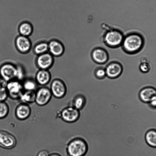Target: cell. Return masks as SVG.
<instances>
[{
  "mask_svg": "<svg viewBox=\"0 0 156 156\" xmlns=\"http://www.w3.org/2000/svg\"><path fill=\"white\" fill-rule=\"evenodd\" d=\"M9 108L8 104L5 101H0V119L5 118L8 115Z\"/></svg>",
  "mask_w": 156,
  "mask_h": 156,
  "instance_id": "obj_26",
  "label": "cell"
},
{
  "mask_svg": "<svg viewBox=\"0 0 156 156\" xmlns=\"http://www.w3.org/2000/svg\"><path fill=\"white\" fill-rule=\"evenodd\" d=\"M48 51V42L45 41L36 43L33 48V52L37 56L47 52Z\"/></svg>",
  "mask_w": 156,
  "mask_h": 156,
  "instance_id": "obj_19",
  "label": "cell"
},
{
  "mask_svg": "<svg viewBox=\"0 0 156 156\" xmlns=\"http://www.w3.org/2000/svg\"><path fill=\"white\" fill-rule=\"evenodd\" d=\"M156 96V88L152 86H147L142 88L138 93L139 99L142 102L148 104Z\"/></svg>",
  "mask_w": 156,
  "mask_h": 156,
  "instance_id": "obj_15",
  "label": "cell"
},
{
  "mask_svg": "<svg viewBox=\"0 0 156 156\" xmlns=\"http://www.w3.org/2000/svg\"><path fill=\"white\" fill-rule=\"evenodd\" d=\"M6 88L9 97L13 100H19L24 91L22 82L16 79L7 82Z\"/></svg>",
  "mask_w": 156,
  "mask_h": 156,
  "instance_id": "obj_4",
  "label": "cell"
},
{
  "mask_svg": "<svg viewBox=\"0 0 156 156\" xmlns=\"http://www.w3.org/2000/svg\"><path fill=\"white\" fill-rule=\"evenodd\" d=\"M22 83L24 90L36 91L38 85L35 79L31 78H25Z\"/></svg>",
  "mask_w": 156,
  "mask_h": 156,
  "instance_id": "obj_22",
  "label": "cell"
},
{
  "mask_svg": "<svg viewBox=\"0 0 156 156\" xmlns=\"http://www.w3.org/2000/svg\"><path fill=\"white\" fill-rule=\"evenodd\" d=\"M80 115L79 110L73 106H69L62 109L60 112V117L64 122L73 123L79 119Z\"/></svg>",
  "mask_w": 156,
  "mask_h": 156,
  "instance_id": "obj_10",
  "label": "cell"
},
{
  "mask_svg": "<svg viewBox=\"0 0 156 156\" xmlns=\"http://www.w3.org/2000/svg\"><path fill=\"white\" fill-rule=\"evenodd\" d=\"M31 111V108L29 104L21 102L16 107L15 114L18 119L23 120L27 119L30 116Z\"/></svg>",
  "mask_w": 156,
  "mask_h": 156,
  "instance_id": "obj_16",
  "label": "cell"
},
{
  "mask_svg": "<svg viewBox=\"0 0 156 156\" xmlns=\"http://www.w3.org/2000/svg\"><path fill=\"white\" fill-rule=\"evenodd\" d=\"M34 27L32 24L28 21L21 22L18 27V31L20 35L29 37L32 34Z\"/></svg>",
  "mask_w": 156,
  "mask_h": 156,
  "instance_id": "obj_18",
  "label": "cell"
},
{
  "mask_svg": "<svg viewBox=\"0 0 156 156\" xmlns=\"http://www.w3.org/2000/svg\"><path fill=\"white\" fill-rule=\"evenodd\" d=\"M145 44V39L143 35L138 32L133 31L124 36L121 46L125 53L133 55L141 51Z\"/></svg>",
  "mask_w": 156,
  "mask_h": 156,
  "instance_id": "obj_1",
  "label": "cell"
},
{
  "mask_svg": "<svg viewBox=\"0 0 156 156\" xmlns=\"http://www.w3.org/2000/svg\"><path fill=\"white\" fill-rule=\"evenodd\" d=\"M91 56L95 62L100 64L105 63L109 59L108 52L101 47H97L93 49L91 53Z\"/></svg>",
  "mask_w": 156,
  "mask_h": 156,
  "instance_id": "obj_13",
  "label": "cell"
},
{
  "mask_svg": "<svg viewBox=\"0 0 156 156\" xmlns=\"http://www.w3.org/2000/svg\"><path fill=\"white\" fill-rule=\"evenodd\" d=\"M51 79V74L49 70L39 69L36 73L35 80L38 85L44 86L49 84Z\"/></svg>",
  "mask_w": 156,
  "mask_h": 156,
  "instance_id": "obj_17",
  "label": "cell"
},
{
  "mask_svg": "<svg viewBox=\"0 0 156 156\" xmlns=\"http://www.w3.org/2000/svg\"><path fill=\"white\" fill-rule=\"evenodd\" d=\"M148 104L151 108L156 109V96L154 97Z\"/></svg>",
  "mask_w": 156,
  "mask_h": 156,
  "instance_id": "obj_29",
  "label": "cell"
},
{
  "mask_svg": "<svg viewBox=\"0 0 156 156\" xmlns=\"http://www.w3.org/2000/svg\"><path fill=\"white\" fill-rule=\"evenodd\" d=\"M52 96L49 88L46 86H41L36 90L35 102L39 106L45 105L50 102Z\"/></svg>",
  "mask_w": 156,
  "mask_h": 156,
  "instance_id": "obj_6",
  "label": "cell"
},
{
  "mask_svg": "<svg viewBox=\"0 0 156 156\" xmlns=\"http://www.w3.org/2000/svg\"><path fill=\"white\" fill-rule=\"evenodd\" d=\"M145 138L149 146L156 148V129H152L148 130L145 134Z\"/></svg>",
  "mask_w": 156,
  "mask_h": 156,
  "instance_id": "obj_21",
  "label": "cell"
},
{
  "mask_svg": "<svg viewBox=\"0 0 156 156\" xmlns=\"http://www.w3.org/2000/svg\"><path fill=\"white\" fill-rule=\"evenodd\" d=\"M36 91L24 90L21 95L19 100L21 102L28 104L35 102Z\"/></svg>",
  "mask_w": 156,
  "mask_h": 156,
  "instance_id": "obj_20",
  "label": "cell"
},
{
  "mask_svg": "<svg viewBox=\"0 0 156 156\" xmlns=\"http://www.w3.org/2000/svg\"><path fill=\"white\" fill-rule=\"evenodd\" d=\"M16 144L15 136L5 130H0V147L6 149L13 148Z\"/></svg>",
  "mask_w": 156,
  "mask_h": 156,
  "instance_id": "obj_12",
  "label": "cell"
},
{
  "mask_svg": "<svg viewBox=\"0 0 156 156\" xmlns=\"http://www.w3.org/2000/svg\"><path fill=\"white\" fill-rule=\"evenodd\" d=\"M139 65V69L141 72L146 74L149 72L151 68V62L145 57L141 58Z\"/></svg>",
  "mask_w": 156,
  "mask_h": 156,
  "instance_id": "obj_24",
  "label": "cell"
},
{
  "mask_svg": "<svg viewBox=\"0 0 156 156\" xmlns=\"http://www.w3.org/2000/svg\"><path fill=\"white\" fill-rule=\"evenodd\" d=\"M48 52L54 57L62 55L65 51L63 43L60 41L55 39H52L48 42Z\"/></svg>",
  "mask_w": 156,
  "mask_h": 156,
  "instance_id": "obj_14",
  "label": "cell"
},
{
  "mask_svg": "<svg viewBox=\"0 0 156 156\" xmlns=\"http://www.w3.org/2000/svg\"><path fill=\"white\" fill-rule=\"evenodd\" d=\"M124 35L120 30L112 29L107 30L103 36V41L107 47L112 48H117L121 46Z\"/></svg>",
  "mask_w": 156,
  "mask_h": 156,
  "instance_id": "obj_3",
  "label": "cell"
},
{
  "mask_svg": "<svg viewBox=\"0 0 156 156\" xmlns=\"http://www.w3.org/2000/svg\"><path fill=\"white\" fill-rule=\"evenodd\" d=\"M49 88L52 96L56 98H63L66 93V85L62 80L59 78L54 79L51 83Z\"/></svg>",
  "mask_w": 156,
  "mask_h": 156,
  "instance_id": "obj_7",
  "label": "cell"
},
{
  "mask_svg": "<svg viewBox=\"0 0 156 156\" xmlns=\"http://www.w3.org/2000/svg\"><path fill=\"white\" fill-rule=\"evenodd\" d=\"M94 73L95 77L99 80L103 79L106 76L105 68L101 67L97 68L94 70Z\"/></svg>",
  "mask_w": 156,
  "mask_h": 156,
  "instance_id": "obj_27",
  "label": "cell"
},
{
  "mask_svg": "<svg viewBox=\"0 0 156 156\" xmlns=\"http://www.w3.org/2000/svg\"><path fill=\"white\" fill-rule=\"evenodd\" d=\"M48 156H62L60 154L57 153H53L51 154Z\"/></svg>",
  "mask_w": 156,
  "mask_h": 156,
  "instance_id": "obj_31",
  "label": "cell"
},
{
  "mask_svg": "<svg viewBox=\"0 0 156 156\" xmlns=\"http://www.w3.org/2000/svg\"><path fill=\"white\" fill-rule=\"evenodd\" d=\"M86 100L83 95L80 94L76 95L73 101V106L79 110L82 109L85 106Z\"/></svg>",
  "mask_w": 156,
  "mask_h": 156,
  "instance_id": "obj_23",
  "label": "cell"
},
{
  "mask_svg": "<svg viewBox=\"0 0 156 156\" xmlns=\"http://www.w3.org/2000/svg\"><path fill=\"white\" fill-rule=\"evenodd\" d=\"M16 65L10 62H5L0 66V77L7 82L16 79Z\"/></svg>",
  "mask_w": 156,
  "mask_h": 156,
  "instance_id": "obj_5",
  "label": "cell"
},
{
  "mask_svg": "<svg viewBox=\"0 0 156 156\" xmlns=\"http://www.w3.org/2000/svg\"><path fill=\"white\" fill-rule=\"evenodd\" d=\"M7 83L2 80V83H0V101H5L9 97L6 88Z\"/></svg>",
  "mask_w": 156,
  "mask_h": 156,
  "instance_id": "obj_25",
  "label": "cell"
},
{
  "mask_svg": "<svg viewBox=\"0 0 156 156\" xmlns=\"http://www.w3.org/2000/svg\"><path fill=\"white\" fill-rule=\"evenodd\" d=\"M25 73L23 66L17 65V71L16 79L22 82L25 78Z\"/></svg>",
  "mask_w": 156,
  "mask_h": 156,
  "instance_id": "obj_28",
  "label": "cell"
},
{
  "mask_svg": "<svg viewBox=\"0 0 156 156\" xmlns=\"http://www.w3.org/2000/svg\"><path fill=\"white\" fill-rule=\"evenodd\" d=\"M88 145L86 140L80 137L71 139L66 146L68 156H84L88 150Z\"/></svg>",
  "mask_w": 156,
  "mask_h": 156,
  "instance_id": "obj_2",
  "label": "cell"
},
{
  "mask_svg": "<svg viewBox=\"0 0 156 156\" xmlns=\"http://www.w3.org/2000/svg\"><path fill=\"white\" fill-rule=\"evenodd\" d=\"M106 76L111 79L119 77L122 74L123 67L122 64L117 61L110 62L105 68Z\"/></svg>",
  "mask_w": 156,
  "mask_h": 156,
  "instance_id": "obj_11",
  "label": "cell"
},
{
  "mask_svg": "<svg viewBox=\"0 0 156 156\" xmlns=\"http://www.w3.org/2000/svg\"><path fill=\"white\" fill-rule=\"evenodd\" d=\"M48 153L47 151L42 150L38 153L37 156H48Z\"/></svg>",
  "mask_w": 156,
  "mask_h": 156,
  "instance_id": "obj_30",
  "label": "cell"
},
{
  "mask_svg": "<svg viewBox=\"0 0 156 156\" xmlns=\"http://www.w3.org/2000/svg\"><path fill=\"white\" fill-rule=\"evenodd\" d=\"M14 44L17 50L22 54L28 53L32 48V43L29 37L20 34L16 37Z\"/></svg>",
  "mask_w": 156,
  "mask_h": 156,
  "instance_id": "obj_9",
  "label": "cell"
},
{
  "mask_svg": "<svg viewBox=\"0 0 156 156\" xmlns=\"http://www.w3.org/2000/svg\"><path fill=\"white\" fill-rule=\"evenodd\" d=\"M54 57L48 52L37 55L35 62L36 66L39 69L49 70L54 65Z\"/></svg>",
  "mask_w": 156,
  "mask_h": 156,
  "instance_id": "obj_8",
  "label": "cell"
}]
</instances>
